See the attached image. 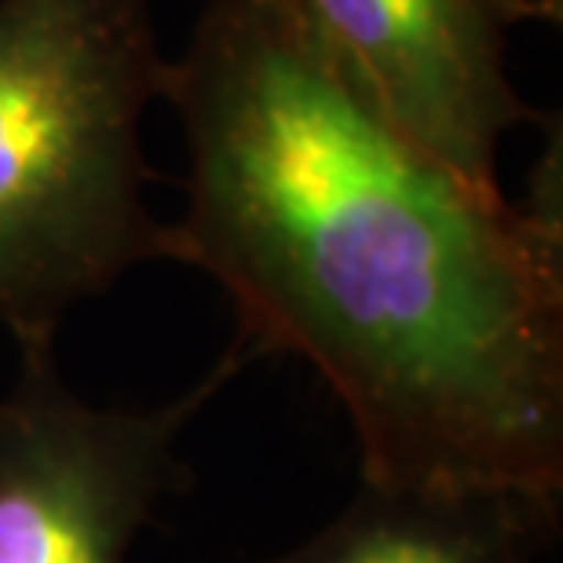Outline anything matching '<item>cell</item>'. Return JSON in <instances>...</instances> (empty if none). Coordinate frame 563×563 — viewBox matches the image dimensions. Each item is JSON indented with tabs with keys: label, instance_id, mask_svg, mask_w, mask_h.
<instances>
[{
	"label": "cell",
	"instance_id": "1",
	"mask_svg": "<svg viewBox=\"0 0 563 563\" xmlns=\"http://www.w3.org/2000/svg\"><path fill=\"white\" fill-rule=\"evenodd\" d=\"M184 261L256 355H297L380 487L563 498L560 136L527 201L380 114L289 0H206L165 96Z\"/></svg>",
	"mask_w": 563,
	"mask_h": 563
},
{
	"label": "cell",
	"instance_id": "4",
	"mask_svg": "<svg viewBox=\"0 0 563 563\" xmlns=\"http://www.w3.org/2000/svg\"><path fill=\"white\" fill-rule=\"evenodd\" d=\"M374 107L468 184L501 190L498 146L538 121L509 81V30L563 0H289Z\"/></svg>",
	"mask_w": 563,
	"mask_h": 563
},
{
	"label": "cell",
	"instance_id": "3",
	"mask_svg": "<svg viewBox=\"0 0 563 563\" xmlns=\"http://www.w3.org/2000/svg\"><path fill=\"white\" fill-rule=\"evenodd\" d=\"M250 358L234 336L195 388L136 410L74 396L55 344L19 347L0 399V563H129L154 509L190 476L179 435Z\"/></svg>",
	"mask_w": 563,
	"mask_h": 563
},
{
	"label": "cell",
	"instance_id": "2",
	"mask_svg": "<svg viewBox=\"0 0 563 563\" xmlns=\"http://www.w3.org/2000/svg\"><path fill=\"white\" fill-rule=\"evenodd\" d=\"M165 77L151 0H0V325L19 347L55 344L132 267L184 261L146 201Z\"/></svg>",
	"mask_w": 563,
	"mask_h": 563
},
{
	"label": "cell",
	"instance_id": "5",
	"mask_svg": "<svg viewBox=\"0 0 563 563\" xmlns=\"http://www.w3.org/2000/svg\"><path fill=\"white\" fill-rule=\"evenodd\" d=\"M556 527L560 501L363 479L336 520L267 563H534Z\"/></svg>",
	"mask_w": 563,
	"mask_h": 563
}]
</instances>
